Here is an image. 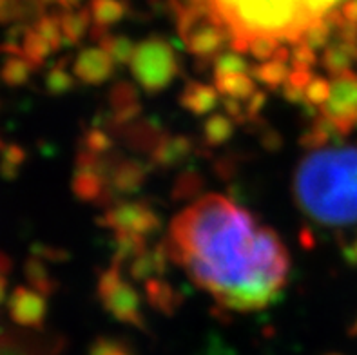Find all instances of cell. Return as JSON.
I'll return each instance as SVG.
<instances>
[{"label": "cell", "mask_w": 357, "mask_h": 355, "mask_svg": "<svg viewBox=\"0 0 357 355\" xmlns=\"http://www.w3.org/2000/svg\"><path fill=\"white\" fill-rule=\"evenodd\" d=\"M167 254L220 305L238 312L271 305L290 269L280 236L220 194H207L172 220Z\"/></svg>", "instance_id": "1"}, {"label": "cell", "mask_w": 357, "mask_h": 355, "mask_svg": "<svg viewBox=\"0 0 357 355\" xmlns=\"http://www.w3.org/2000/svg\"><path fill=\"white\" fill-rule=\"evenodd\" d=\"M207 11L231 38V50L247 53L252 38L267 36L299 44L350 0H190Z\"/></svg>", "instance_id": "2"}, {"label": "cell", "mask_w": 357, "mask_h": 355, "mask_svg": "<svg viewBox=\"0 0 357 355\" xmlns=\"http://www.w3.org/2000/svg\"><path fill=\"white\" fill-rule=\"evenodd\" d=\"M299 209L319 225H357V144L312 149L294 176Z\"/></svg>", "instance_id": "3"}, {"label": "cell", "mask_w": 357, "mask_h": 355, "mask_svg": "<svg viewBox=\"0 0 357 355\" xmlns=\"http://www.w3.org/2000/svg\"><path fill=\"white\" fill-rule=\"evenodd\" d=\"M129 68L142 89L160 93L176 80L180 62L167 40L153 36L136 45Z\"/></svg>", "instance_id": "4"}, {"label": "cell", "mask_w": 357, "mask_h": 355, "mask_svg": "<svg viewBox=\"0 0 357 355\" xmlns=\"http://www.w3.org/2000/svg\"><path fill=\"white\" fill-rule=\"evenodd\" d=\"M96 292H98L104 308L113 317L122 323L144 328L145 319L142 314L140 296L135 287L127 279H123L118 266H111L109 270H105L102 278L98 279Z\"/></svg>", "instance_id": "5"}, {"label": "cell", "mask_w": 357, "mask_h": 355, "mask_svg": "<svg viewBox=\"0 0 357 355\" xmlns=\"http://www.w3.org/2000/svg\"><path fill=\"white\" fill-rule=\"evenodd\" d=\"M319 113L341 135H349L357 126V73L350 69L331 77V96Z\"/></svg>", "instance_id": "6"}, {"label": "cell", "mask_w": 357, "mask_h": 355, "mask_svg": "<svg viewBox=\"0 0 357 355\" xmlns=\"http://www.w3.org/2000/svg\"><path fill=\"white\" fill-rule=\"evenodd\" d=\"M100 221L107 229L114 230L116 236H136L144 239L160 227V218L156 216V212L149 205L136 202L109 207Z\"/></svg>", "instance_id": "7"}, {"label": "cell", "mask_w": 357, "mask_h": 355, "mask_svg": "<svg viewBox=\"0 0 357 355\" xmlns=\"http://www.w3.org/2000/svg\"><path fill=\"white\" fill-rule=\"evenodd\" d=\"M8 308L11 319L26 328H42L47 315L45 296L35 288L17 287L9 294Z\"/></svg>", "instance_id": "8"}, {"label": "cell", "mask_w": 357, "mask_h": 355, "mask_svg": "<svg viewBox=\"0 0 357 355\" xmlns=\"http://www.w3.org/2000/svg\"><path fill=\"white\" fill-rule=\"evenodd\" d=\"M114 60L111 54L100 45V47H86L78 53L73 62V75L75 78L87 86H100L113 77Z\"/></svg>", "instance_id": "9"}, {"label": "cell", "mask_w": 357, "mask_h": 355, "mask_svg": "<svg viewBox=\"0 0 357 355\" xmlns=\"http://www.w3.org/2000/svg\"><path fill=\"white\" fill-rule=\"evenodd\" d=\"M218 100H220V93L216 91V87L202 84V82L187 84L180 96L181 105L192 114H198V116H204V114L214 111V107L218 105Z\"/></svg>", "instance_id": "10"}, {"label": "cell", "mask_w": 357, "mask_h": 355, "mask_svg": "<svg viewBox=\"0 0 357 355\" xmlns=\"http://www.w3.org/2000/svg\"><path fill=\"white\" fill-rule=\"evenodd\" d=\"M147 171L138 162H118L107 165L109 190L116 192H132L144 183Z\"/></svg>", "instance_id": "11"}, {"label": "cell", "mask_w": 357, "mask_h": 355, "mask_svg": "<svg viewBox=\"0 0 357 355\" xmlns=\"http://www.w3.org/2000/svg\"><path fill=\"white\" fill-rule=\"evenodd\" d=\"M290 69H292L290 68V50L285 47L276 59L256 63L252 68V77L254 80L263 84V86L278 89V87H283L287 84Z\"/></svg>", "instance_id": "12"}, {"label": "cell", "mask_w": 357, "mask_h": 355, "mask_svg": "<svg viewBox=\"0 0 357 355\" xmlns=\"http://www.w3.org/2000/svg\"><path fill=\"white\" fill-rule=\"evenodd\" d=\"M214 87L220 96L231 100H249L258 91L252 73H234V75H218L214 77Z\"/></svg>", "instance_id": "13"}, {"label": "cell", "mask_w": 357, "mask_h": 355, "mask_svg": "<svg viewBox=\"0 0 357 355\" xmlns=\"http://www.w3.org/2000/svg\"><path fill=\"white\" fill-rule=\"evenodd\" d=\"M192 151V142L187 136H165L162 144L154 149L153 162L162 167H171L181 163Z\"/></svg>", "instance_id": "14"}, {"label": "cell", "mask_w": 357, "mask_h": 355, "mask_svg": "<svg viewBox=\"0 0 357 355\" xmlns=\"http://www.w3.org/2000/svg\"><path fill=\"white\" fill-rule=\"evenodd\" d=\"M111 102H113L118 123H127V121L135 120V116L138 114V95H136L135 87L129 84H118L113 89Z\"/></svg>", "instance_id": "15"}, {"label": "cell", "mask_w": 357, "mask_h": 355, "mask_svg": "<svg viewBox=\"0 0 357 355\" xmlns=\"http://www.w3.org/2000/svg\"><path fill=\"white\" fill-rule=\"evenodd\" d=\"M145 292H147V299L154 308H158L162 312H172L180 303V296L167 281H162L158 278H153L149 281H145Z\"/></svg>", "instance_id": "16"}, {"label": "cell", "mask_w": 357, "mask_h": 355, "mask_svg": "<svg viewBox=\"0 0 357 355\" xmlns=\"http://www.w3.org/2000/svg\"><path fill=\"white\" fill-rule=\"evenodd\" d=\"M234 120L229 114H213L204 123V142L208 147H220L234 135Z\"/></svg>", "instance_id": "17"}, {"label": "cell", "mask_w": 357, "mask_h": 355, "mask_svg": "<svg viewBox=\"0 0 357 355\" xmlns=\"http://www.w3.org/2000/svg\"><path fill=\"white\" fill-rule=\"evenodd\" d=\"M36 71L33 63L26 60L22 54H11L4 60L2 68H0V80L4 82L6 86L20 87L27 84L31 73Z\"/></svg>", "instance_id": "18"}, {"label": "cell", "mask_w": 357, "mask_h": 355, "mask_svg": "<svg viewBox=\"0 0 357 355\" xmlns=\"http://www.w3.org/2000/svg\"><path fill=\"white\" fill-rule=\"evenodd\" d=\"M24 274L26 279L29 281L31 288H35L36 292L44 294V296H51L54 292V279L51 278V274L47 272L45 265L42 263V259L38 256L33 254L31 257H27L26 266H24Z\"/></svg>", "instance_id": "19"}, {"label": "cell", "mask_w": 357, "mask_h": 355, "mask_svg": "<svg viewBox=\"0 0 357 355\" xmlns=\"http://www.w3.org/2000/svg\"><path fill=\"white\" fill-rule=\"evenodd\" d=\"M234 73H252L250 63L247 62L243 53L238 51H223L213 60V77L218 75H234Z\"/></svg>", "instance_id": "20"}, {"label": "cell", "mask_w": 357, "mask_h": 355, "mask_svg": "<svg viewBox=\"0 0 357 355\" xmlns=\"http://www.w3.org/2000/svg\"><path fill=\"white\" fill-rule=\"evenodd\" d=\"M24 162H26V151L20 145H6L0 151V174H2V178H6V180L17 178Z\"/></svg>", "instance_id": "21"}, {"label": "cell", "mask_w": 357, "mask_h": 355, "mask_svg": "<svg viewBox=\"0 0 357 355\" xmlns=\"http://www.w3.org/2000/svg\"><path fill=\"white\" fill-rule=\"evenodd\" d=\"M100 45L111 54L116 66L120 63H131L132 54H135L136 45L126 36H102Z\"/></svg>", "instance_id": "22"}, {"label": "cell", "mask_w": 357, "mask_h": 355, "mask_svg": "<svg viewBox=\"0 0 357 355\" xmlns=\"http://www.w3.org/2000/svg\"><path fill=\"white\" fill-rule=\"evenodd\" d=\"M331 96V78L314 75L307 87H305V105H312L316 109H321Z\"/></svg>", "instance_id": "23"}, {"label": "cell", "mask_w": 357, "mask_h": 355, "mask_svg": "<svg viewBox=\"0 0 357 355\" xmlns=\"http://www.w3.org/2000/svg\"><path fill=\"white\" fill-rule=\"evenodd\" d=\"M73 86H75V75H71L63 63H56L45 77V87L51 95H63L71 91Z\"/></svg>", "instance_id": "24"}, {"label": "cell", "mask_w": 357, "mask_h": 355, "mask_svg": "<svg viewBox=\"0 0 357 355\" xmlns=\"http://www.w3.org/2000/svg\"><path fill=\"white\" fill-rule=\"evenodd\" d=\"M87 31V15L86 13H75L66 15L62 20V33L63 40H68L69 44H77L82 40L84 33Z\"/></svg>", "instance_id": "25"}, {"label": "cell", "mask_w": 357, "mask_h": 355, "mask_svg": "<svg viewBox=\"0 0 357 355\" xmlns=\"http://www.w3.org/2000/svg\"><path fill=\"white\" fill-rule=\"evenodd\" d=\"M123 9L122 6L113 2V0H98L95 6H93V17H95L96 24L98 26H111L122 17Z\"/></svg>", "instance_id": "26"}, {"label": "cell", "mask_w": 357, "mask_h": 355, "mask_svg": "<svg viewBox=\"0 0 357 355\" xmlns=\"http://www.w3.org/2000/svg\"><path fill=\"white\" fill-rule=\"evenodd\" d=\"M109 147H111L109 135H105L104 130H91L86 139H84V149L82 151H87V153L96 154V156H104Z\"/></svg>", "instance_id": "27"}, {"label": "cell", "mask_w": 357, "mask_h": 355, "mask_svg": "<svg viewBox=\"0 0 357 355\" xmlns=\"http://www.w3.org/2000/svg\"><path fill=\"white\" fill-rule=\"evenodd\" d=\"M91 355H131V352L123 347V342L114 339H98L93 345Z\"/></svg>", "instance_id": "28"}, {"label": "cell", "mask_w": 357, "mask_h": 355, "mask_svg": "<svg viewBox=\"0 0 357 355\" xmlns=\"http://www.w3.org/2000/svg\"><path fill=\"white\" fill-rule=\"evenodd\" d=\"M11 269H13V263H11L9 256L4 252H0V275H8Z\"/></svg>", "instance_id": "29"}, {"label": "cell", "mask_w": 357, "mask_h": 355, "mask_svg": "<svg viewBox=\"0 0 357 355\" xmlns=\"http://www.w3.org/2000/svg\"><path fill=\"white\" fill-rule=\"evenodd\" d=\"M344 257H347V261L357 265V238L350 243L349 247H344Z\"/></svg>", "instance_id": "30"}, {"label": "cell", "mask_w": 357, "mask_h": 355, "mask_svg": "<svg viewBox=\"0 0 357 355\" xmlns=\"http://www.w3.org/2000/svg\"><path fill=\"white\" fill-rule=\"evenodd\" d=\"M8 278L6 275H0V305L6 301V297H8Z\"/></svg>", "instance_id": "31"}, {"label": "cell", "mask_w": 357, "mask_h": 355, "mask_svg": "<svg viewBox=\"0 0 357 355\" xmlns=\"http://www.w3.org/2000/svg\"><path fill=\"white\" fill-rule=\"evenodd\" d=\"M6 145H4V142H2V139H0V151H2V149H4Z\"/></svg>", "instance_id": "32"}]
</instances>
